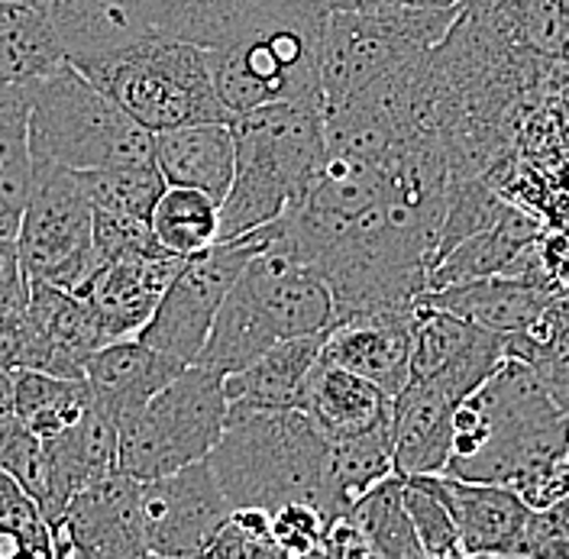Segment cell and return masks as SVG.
<instances>
[{"label": "cell", "instance_id": "cell-1", "mask_svg": "<svg viewBox=\"0 0 569 559\" xmlns=\"http://www.w3.org/2000/svg\"><path fill=\"white\" fill-rule=\"evenodd\" d=\"M569 415L521 359H505L453 411L447 476L501 482L528 508H547L569 491Z\"/></svg>", "mask_w": 569, "mask_h": 559}, {"label": "cell", "instance_id": "cell-2", "mask_svg": "<svg viewBox=\"0 0 569 559\" xmlns=\"http://www.w3.org/2000/svg\"><path fill=\"white\" fill-rule=\"evenodd\" d=\"M330 440L301 408L230 405L220 440L208 453L233 508L276 511L291 501L315 505L327 521Z\"/></svg>", "mask_w": 569, "mask_h": 559}, {"label": "cell", "instance_id": "cell-3", "mask_svg": "<svg viewBox=\"0 0 569 559\" xmlns=\"http://www.w3.org/2000/svg\"><path fill=\"white\" fill-rule=\"evenodd\" d=\"M237 162L220 201V240L243 237L282 217L323 166V104L288 101L230 120Z\"/></svg>", "mask_w": 569, "mask_h": 559}, {"label": "cell", "instance_id": "cell-4", "mask_svg": "<svg viewBox=\"0 0 569 559\" xmlns=\"http://www.w3.org/2000/svg\"><path fill=\"white\" fill-rule=\"evenodd\" d=\"M327 7L279 0L223 46L204 49L213 91L240 117L288 101H320V36Z\"/></svg>", "mask_w": 569, "mask_h": 559}, {"label": "cell", "instance_id": "cell-5", "mask_svg": "<svg viewBox=\"0 0 569 559\" xmlns=\"http://www.w3.org/2000/svg\"><path fill=\"white\" fill-rule=\"evenodd\" d=\"M30 152L69 172L156 162V137L69 59L27 84Z\"/></svg>", "mask_w": 569, "mask_h": 559}, {"label": "cell", "instance_id": "cell-6", "mask_svg": "<svg viewBox=\"0 0 569 559\" xmlns=\"http://www.w3.org/2000/svg\"><path fill=\"white\" fill-rule=\"evenodd\" d=\"M74 69L84 71L149 133L233 120L213 91L204 49L176 36L146 33Z\"/></svg>", "mask_w": 569, "mask_h": 559}, {"label": "cell", "instance_id": "cell-7", "mask_svg": "<svg viewBox=\"0 0 569 559\" xmlns=\"http://www.w3.org/2000/svg\"><path fill=\"white\" fill-rule=\"evenodd\" d=\"M462 7L327 10L320 36V101L337 104L405 69L457 30Z\"/></svg>", "mask_w": 569, "mask_h": 559}, {"label": "cell", "instance_id": "cell-8", "mask_svg": "<svg viewBox=\"0 0 569 559\" xmlns=\"http://www.w3.org/2000/svg\"><path fill=\"white\" fill-rule=\"evenodd\" d=\"M227 423L223 376L191 362L117 427V469L159 479L208 459Z\"/></svg>", "mask_w": 569, "mask_h": 559}, {"label": "cell", "instance_id": "cell-9", "mask_svg": "<svg viewBox=\"0 0 569 559\" xmlns=\"http://www.w3.org/2000/svg\"><path fill=\"white\" fill-rule=\"evenodd\" d=\"M94 208L78 172L36 162L23 217L17 227V252L30 279L74 291L91 269Z\"/></svg>", "mask_w": 569, "mask_h": 559}, {"label": "cell", "instance_id": "cell-10", "mask_svg": "<svg viewBox=\"0 0 569 559\" xmlns=\"http://www.w3.org/2000/svg\"><path fill=\"white\" fill-rule=\"evenodd\" d=\"M256 252H262V237L249 230L243 237L217 240L211 249L181 259L169 288L162 291V301L137 337L191 366L211 333L220 301Z\"/></svg>", "mask_w": 569, "mask_h": 559}, {"label": "cell", "instance_id": "cell-11", "mask_svg": "<svg viewBox=\"0 0 569 559\" xmlns=\"http://www.w3.org/2000/svg\"><path fill=\"white\" fill-rule=\"evenodd\" d=\"M230 515L233 505L208 459L159 479H142V527L149 557H204Z\"/></svg>", "mask_w": 569, "mask_h": 559}, {"label": "cell", "instance_id": "cell-12", "mask_svg": "<svg viewBox=\"0 0 569 559\" xmlns=\"http://www.w3.org/2000/svg\"><path fill=\"white\" fill-rule=\"evenodd\" d=\"M52 559H137L149 557L142 527V479L113 469L101 482L81 489L49 525Z\"/></svg>", "mask_w": 569, "mask_h": 559}, {"label": "cell", "instance_id": "cell-13", "mask_svg": "<svg viewBox=\"0 0 569 559\" xmlns=\"http://www.w3.org/2000/svg\"><path fill=\"white\" fill-rule=\"evenodd\" d=\"M233 288L269 323L276 340L327 333L333 327V295L327 281L282 249L256 252Z\"/></svg>", "mask_w": 569, "mask_h": 559}, {"label": "cell", "instance_id": "cell-14", "mask_svg": "<svg viewBox=\"0 0 569 559\" xmlns=\"http://www.w3.org/2000/svg\"><path fill=\"white\" fill-rule=\"evenodd\" d=\"M27 343L23 362L27 369H42L52 376L84 379V359L98 347H104V330L98 327L88 305L59 285L30 279V298L23 308Z\"/></svg>", "mask_w": 569, "mask_h": 559}, {"label": "cell", "instance_id": "cell-15", "mask_svg": "<svg viewBox=\"0 0 569 559\" xmlns=\"http://www.w3.org/2000/svg\"><path fill=\"white\" fill-rule=\"evenodd\" d=\"M176 256H133V259H117L91 269L78 281L74 295L88 305L98 327L110 340H127L137 337L156 305L162 301V291L176 276Z\"/></svg>", "mask_w": 569, "mask_h": 559}, {"label": "cell", "instance_id": "cell-16", "mask_svg": "<svg viewBox=\"0 0 569 559\" xmlns=\"http://www.w3.org/2000/svg\"><path fill=\"white\" fill-rule=\"evenodd\" d=\"M437 489L453 515L460 557H521L531 508L511 486L437 472Z\"/></svg>", "mask_w": 569, "mask_h": 559}, {"label": "cell", "instance_id": "cell-17", "mask_svg": "<svg viewBox=\"0 0 569 559\" xmlns=\"http://www.w3.org/2000/svg\"><path fill=\"white\" fill-rule=\"evenodd\" d=\"M188 362H181L169 352L142 343L140 337L110 340L84 359V382L91 391L94 408L120 427L130 415H137L142 405L166 385L176 379Z\"/></svg>", "mask_w": 569, "mask_h": 559}, {"label": "cell", "instance_id": "cell-18", "mask_svg": "<svg viewBox=\"0 0 569 559\" xmlns=\"http://www.w3.org/2000/svg\"><path fill=\"white\" fill-rule=\"evenodd\" d=\"M418 305L408 311L337 320L327 330L320 352L333 359L337 366L376 382L386 395L395 398L411 379V333H415Z\"/></svg>", "mask_w": 569, "mask_h": 559}, {"label": "cell", "instance_id": "cell-19", "mask_svg": "<svg viewBox=\"0 0 569 559\" xmlns=\"http://www.w3.org/2000/svg\"><path fill=\"white\" fill-rule=\"evenodd\" d=\"M46 450V521H59L66 505L81 489L101 482L117 469V427L107 420L94 401L71 427L42 440Z\"/></svg>", "mask_w": 569, "mask_h": 559}, {"label": "cell", "instance_id": "cell-20", "mask_svg": "<svg viewBox=\"0 0 569 559\" xmlns=\"http://www.w3.org/2000/svg\"><path fill=\"white\" fill-rule=\"evenodd\" d=\"M457 405L460 401L427 379H408L391 398V450L398 476H427L447 469Z\"/></svg>", "mask_w": 569, "mask_h": 559}, {"label": "cell", "instance_id": "cell-21", "mask_svg": "<svg viewBox=\"0 0 569 559\" xmlns=\"http://www.w3.org/2000/svg\"><path fill=\"white\" fill-rule=\"evenodd\" d=\"M71 66L98 59L152 30L149 0H36Z\"/></svg>", "mask_w": 569, "mask_h": 559}, {"label": "cell", "instance_id": "cell-22", "mask_svg": "<svg viewBox=\"0 0 569 559\" xmlns=\"http://www.w3.org/2000/svg\"><path fill=\"white\" fill-rule=\"evenodd\" d=\"M425 301L462 317L476 327H486L496 333H518L547 315L557 298L550 288L498 272V276H486V279L430 288L425 291Z\"/></svg>", "mask_w": 569, "mask_h": 559}, {"label": "cell", "instance_id": "cell-23", "mask_svg": "<svg viewBox=\"0 0 569 559\" xmlns=\"http://www.w3.org/2000/svg\"><path fill=\"white\" fill-rule=\"evenodd\" d=\"M298 408L318 423L327 440H343L391 418V395L320 352L305 379Z\"/></svg>", "mask_w": 569, "mask_h": 559}, {"label": "cell", "instance_id": "cell-24", "mask_svg": "<svg viewBox=\"0 0 569 559\" xmlns=\"http://www.w3.org/2000/svg\"><path fill=\"white\" fill-rule=\"evenodd\" d=\"M152 137H156V169L162 172L166 184L198 188L211 194L213 201H223L237 162V142L230 123L204 120V123L162 130Z\"/></svg>", "mask_w": 569, "mask_h": 559}, {"label": "cell", "instance_id": "cell-25", "mask_svg": "<svg viewBox=\"0 0 569 559\" xmlns=\"http://www.w3.org/2000/svg\"><path fill=\"white\" fill-rule=\"evenodd\" d=\"M323 337L327 333L276 340L243 369L223 376L227 401L256 408H298L305 379L323 350Z\"/></svg>", "mask_w": 569, "mask_h": 559}, {"label": "cell", "instance_id": "cell-26", "mask_svg": "<svg viewBox=\"0 0 569 559\" xmlns=\"http://www.w3.org/2000/svg\"><path fill=\"white\" fill-rule=\"evenodd\" d=\"M537 240V223L525 210L508 208L496 223H489L486 230L466 237L447 256H440L430 272H427V291L430 288H443V285H457V281L486 279L505 272L515 256Z\"/></svg>", "mask_w": 569, "mask_h": 559}, {"label": "cell", "instance_id": "cell-27", "mask_svg": "<svg viewBox=\"0 0 569 559\" xmlns=\"http://www.w3.org/2000/svg\"><path fill=\"white\" fill-rule=\"evenodd\" d=\"M395 472L391 418L379 420L343 440H330L327 456V521L347 515L359 495Z\"/></svg>", "mask_w": 569, "mask_h": 559}, {"label": "cell", "instance_id": "cell-28", "mask_svg": "<svg viewBox=\"0 0 569 559\" xmlns=\"http://www.w3.org/2000/svg\"><path fill=\"white\" fill-rule=\"evenodd\" d=\"M30 176V88L0 84V237H17Z\"/></svg>", "mask_w": 569, "mask_h": 559}, {"label": "cell", "instance_id": "cell-29", "mask_svg": "<svg viewBox=\"0 0 569 559\" xmlns=\"http://www.w3.org/2000/svg\"><path fill=\"white\" fill-rule=\"evenodd\" d=\"M276 3L279 0H149V13L156 33L213 49L247 30Z\"/></svg>", "mask_w": 569, "mask_h": 559}, {"label": "cell", "instance_id": "cell-30", "mask_svg": "<svg viewBox=\"0 0 569 559\" xmlns=\"http://www.w3.org/2000/svg\"><path fill=\"white\" fill-rule=\"evenodd\" d=\"M66 62L62 42L36 3H0V84H30Z\"/></svg>", "mask_w": 569, "mask_h": 559}, {"label": "cell", "instance_id": "cell-31", "mask_svg": "<svg viewBox=\"0 0 569 559\" xmlns=\"http://www.w3.org/2000/svg\"><path fill=\"white\" fill-rule=\"evenodd\" d=\"M149 227L166 256L188 259L220 240V201L198 188L166 184L149 213Z\"/></svg>", "mask_w": 569, "mask_h": 559}, {"label": "cell", "instance_id": "cell-32", "mask_svg": "<svg viewBox=\"0 0 569 559\" xmlns=\"http://www.w3.org/2000/svg\"><path fill=\"white\" fill-rule=\"evenodd\" d=\"M91 408V391L84 379L52 376L42 369H13V415L33 427L46 440L71 427Z\"/></svg>", "mask_w": 569, "mask_h": 559}, {"label": "cell", "instance_id": "cell-33", "mask_svg": "<svg viewBox=\"0 0 569 559\" xmlns=\"http://www.w3.org/2000/svg\"><path fill=\"white\" fill-rule=\"evenodd\" d=\"M359 527L369 557L382 559H421V540L408 518L405 498H401V476L391 472L379 486L359 495L353 508L347 511Z\"/></svg>", "mask_w": 569, "mask_h": 559}, {"label": "cell", "instance_id": "cell-34", "mask_svg": "<svg viewBox=\"0 0 569 559\" xmlns=\"http://www.w3.org/2000/svg\"><path fill=\"white\" fill-rule=\"evenodd\" d=\"M78 178L91 208L120 217H140V220H149L159 194L166 191V178L156 169V162L107 166V169L78 172Z\"/></svg>", "mask_w": 569, "mask_h": 559}, {"label": "cell", "instance_id": "cell-35", "mask_svg": "<svg viewBox=\"0 0 569 559\" xmlns=\"http://www.w3.org/2000/svg\"><path fill=\"white\" fill-rule=\"evenodd\" d=\"M508 208L511 204L501 201L489 184L472 178V172L457 169L450 176V184H447V208H443V223H440V237H437V249H433V262L440 256H447L457 243H462L466 237L496 223Z\"/></svg>", "mask_w": 569, "mask_h": 559}, {"label": "cell", "instance_id": "cell-36", "mask_svg": "<svg viewBox=\"0 0 569 559\" xmlns=\"http://www.w3.org/2000/svg\"><path fill=\"white\" fill-rule=\"evenodd\" d=\"M401 498L408 508V518L421 540L425 557L453 559L460 557V540L453 515L437 489V472L427 476H401Z\"/></svg>", "mask_w": 569, "mask_h": 559}, {"label": "cell", "instance_id": "cell-37", "mask_svg": "<svg viewBox=\"0 0 569 559\" xmlns=\"http://www.w3.org/2000/svg\"><path fill=\"white\" fill-rule=\"evenodd\" d=\"M0 533L17 537L23 557L52 559V533L39 501L3 469H0Z\"/></svg>", "mask_w": 569, "mask_h": 559}, {"label": "cell", "instance_id": "cell-38", "mask_svg": "<svg viewBox=\"0 0 569 559\" xmlns=\"http://www.w3.org/2000/svg\"><path fill=\"white\" fill-rule=\"evenodd\" d=\"M133 256H166L159 240H156V233H152V227H149V220L94 210V223H91V269L107 266V262H117V259H133Z\"/></svg>", "mask_w": 569, "mask_h": 559}, {"label": "cell", "instance_id": "cell-39", "mask_svg": "<svg viewBox=\"0 0 569 559\" xmlns=\"http://www.w3.org/2000/svg\"><path fill=\"white\" fill-rule=\"evenodd\" d=\"M0 469L10 472L42 508L46 498V450L42 437L17 415L0 418Z\"/></svg>", "mask_w": 569, "mask_h": 559}, {"label": "cell", "instance_id": "cell-40", "mask_svg": "<svg viewBox=\"0 0 569 559\" xmlns=\"http://www.w3.org/2000/svg\"><path fill=\"white\" fill-rule=\"evenodd\" d=\"M323 527V515L305 501H291L269 515V533L279 557H320Z\"/></svg>", "mask_w": 569, "mask_h": 559}, {"label": "cell", "instance_id": "cell-41", "mask_svg": "<svg viewBox=\"0 0 569 559\" xmlns=\"http://www.w3.org/2000/svg\"><path fill=\"white\" fill-rule=\"evenodd\" d=\"M521 557L569 559V491L528 518Z\"/></svg>", "mask_w": 569, "mask_h": 559}, {"label": "cell", "instance_id": "cell-42", "mask_svg": "<svg viewBox=\"0 0 569 559\" xmlns=\"http://www.w3.org/2000/svg\"><path fill=\"white\" fill-rule=\"evenodd\" d=\"M30 298V276L23 272L17 240L0 237V311H23Z\"/></svg>", "mask_w": 569, "mask_h": 559}, {"label": "cell", "instance_id": "cell-43", "mask_svg": "<svg viewBox=\"0 0 569 559\" xmlns=\"http://www.w3.org/2000/svg\"><path fill=\"white\" fill-rule=\"evenodd\" d=\"M204 557L217 559H247V557H279L276 543L272 540H262V537H252L249 530L237 525L233 518L217 530V537L211 540L208 553Z\"/></svg>", "mask_w": 569, "mask_h": 559}, {"label": "cell", "instance_id": "cell-44", "mask_svg": "<svg viewBox=\"0 0 569 559\" xmlns=\"http://www.w3.org/2000/svg\"><path fill=\"white\" fill-rule=\"evenodd\" d=\"M27 343L23 311H0V369H20Z\"/></svg>", "mask_w": 569, "mask_h": 559}, {"label": "cell", "instance_id": "cell-45", "mask_svg": "<svg viewBox=\"0 0 569 559\" xmlns=\"http://www.w3.org/2000/svg\"><path fill=\"white\" fill-rule=\"evenodd\" d=\"M469 0H327V10H366V7H466Z\"/></svg>", "mask_w": 569, "mask_h": 559}, {"label": "cell", "instance_id": "cell-46", "mask_svg": "<svg viewBox=\"0 0 569 559\" xmlns=\"http://www.w3.org/2000/svg\"><path fill=\"white\" fill-rule=\"evenodd\" d=\"M13 415V369H0V418Z\"/></svg>", "mask_w": 569, "mask_h": 559}, {"label": "cell", "instance_id": "cell-47", "mask_svg": "<svg viewBox=\"0 0 569 559\" xmlns=\"http://www.w3.org/2000/svg\"><path fill=\"white\" fill-rule=\"evenodd\" d=\"M17 557H23L20 540H17V537H10V533H0V559H17Z\"/></svg>", "mask_w": 569, "mask_h": 559}, {"label": "cell", "instance_id": "cell-48", "mask_svg": "<svg viewBox=\"0 0 569 559\" xmlns=\"http://www.w3.org/2000/svg\"><path fill=\"white\" fill-rule=\"evenodd\" d=\"M0 3H36V0H0Z\"/></svg>", "mask_w": 569, "mask_h": 559}, {"label": "cell", "instance_id": "cell-49", "mask_svg": "<svg viewBox=\"0 0 569 559\" xmlns=\"http://www.w3.org/2000/svg\"><path fill=\"white\" fill-rule=\"evenodd\" d=\"M315 3H320V7H327V0H315Z\"/></svg>", "mask_w": 569, "mask_h": 559}, {"label": "cell", "instance_id": "cell-50", "mask_svg": "<svg viewBox=\"0 0 569 559\" xmlns=\"http://www.w3.org/2000/svg\"><path fill=\"white\" fill-rule=\"evenodd\" d=\"M567 456H569V447H567Z\"/></svg>", "mask_w": 569, "mask_h": 559}]
</instances>
